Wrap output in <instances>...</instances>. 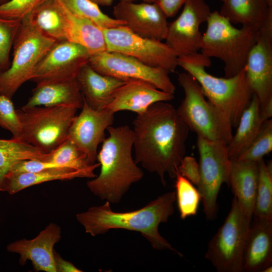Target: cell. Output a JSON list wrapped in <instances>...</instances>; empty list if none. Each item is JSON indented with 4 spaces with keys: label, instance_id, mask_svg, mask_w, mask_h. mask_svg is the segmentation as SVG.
Returning a JSON list of instances; mask_svg holds the SVG:
<instances>
[{
    "label": "cell",
    "instance_id": "cell-1",
    "mask_svg": "<svg viewBox=\"0 0 272 272\" xmlns=\"http://www.w3.org/2000/svg\"><path fill=\"white\" fill-rule=\"evenodd\" d=\"M133 125L135 162L156 173L165 186V175L175 178L185 156L189 128L176 109L166 102L155 103L137 114Z\"/></svg>",
    "mask_w": 272,
    "mask_h": 272
},
{
    "label": "cell",
    "instance_id": "cell-2",
    "mask_svg": "<svg viewBox=\"0 0 272 272\" xmlns=\"http://www.w3.org/2000/svg\"><path fill=\"white\" fill-rule=\"evenodd\" d=\"M175 192L165 193L152 200L146 206L133 211H113L110 203L93 206L78 213V222L86 233L92 236L104 234L112 229H124L140 232L155 249L168 250L178 255L183 254L174 249L159 232V226L166 223L174 213Z\"/></svg>",
    "mask_w": 272,
    "mask_h": 272
},
{
    "label": "cell",
    "instance_id": "cell-3",
    "mask_svg": "<svg viewBox=\"0 0 272 272\" xmlns=\"http://www.w3.org/2000/svg\"><path fill=\"white\" fill-rule=\"evenodd\" d=\"M109 135L102 142L97 159L99 175L87 182L90 191L102 200L119 202L130 186L144 176L133 159V130L127 125L109 126Z\"/></svg>",
    "mask_w": 272,
    "mask_h": 272
},
{
    "label": "cell",
    "instance_id": "cell-4",
    "mask_svg": "<svg viewBox=\"0 0 272 272\" xmlns=\"http://www.w3.org/2000/svg\"><path fill=\"white\" fill-rule=\"evenodd\" d=\"M178 64L195 79L208 100L227 117L232 127H236L253 95L245 69L231 77H215L205 69L211 65V58L198 52L178 57Z\"/></svg>",
    "mask_w": 272,
    "mask_h": 272
},
{
    "label": "cell",
    "instance_id": "cell-5",
    "mask_svg": "<svg viewBox=\"0 0 272 272\" xmlns=\"http://www.w3.org/2000/svg\"><path fill=\"white\" fill-rule=\"evenodd\" d=\"M207 23L200 53L223 61L225 77L237 75L245 67L258 30L244 27L237 28L217 11L211 12Z\"/></svg>",
    "mask_w": 272,
    "mask_h": 272
},
{
    "label": "cell",
    "instance_id": "cell-6",
    "mask_svg": "<svg viewBox=\"0 0 272 272\" xmlns=\"http://www.w3.org/2000/svg\"><path fill=\"white\" fill-rule=\"evenodd\" d=\"M178 81L184 97L177 110L182 121L197 136L228 145L233 137L227 117L205 96L201 88L190 74H179Z\"/></svg>",
    "mask_w": 272,
    "mask_h": 272
},
{
    "label": "cell",
    "instance_id": "cell-7",
    "mask_svg": "<svg viewBox=\"0 0 272 272\" xmlns=\"http://www.w3.org/2000/svg\"><path fill=\"white\" fill-rule=\"evenodd\" d=\"M57 42L37 27L31 15L23 19L13 44L10 65L0 74V93L12 98L22 85L31 80L38 63Z\"/></svg>",
    "mask_w": 272,
    "mask_h": 272
},
{
    "label": "cell",
    "instance_id": "cell-8",
    "mask_svg": "<svg viewBox=\"0 0 272 272\" xmlns=\"http://www.w3.org/2000/svg\"><path fill=\"white\" fill-rule=\"evenodd\" d=\"M78 109L70 106H36L17 109L22 131L20 141L49 153L68 135Z\"/></svg>",
    "mask_w": 272,
    "mask_h": 272
},
{
    "label": "cell",
    "instance_id": "cell-9",
    "mask_svg": "<svg viewBox=\"0 0 272 272\" xmlns=\"http://www.w3.org/2000/svg\"><path fill=\"white\" fill-rule=\"evenodd\" d=\"M250 220L235 197L222 225L210 241L205 258L218 272H242Z\"/></svg>",
    "mask_w": 272,
    "mask_h": 272
},
{
    "label": "cell",
    "instance_id": "cell-10",
    "mask_svg": "<svg viewBox=\"0 0 272 272\" xmlns=\"http://www.w3.org/2000/svg\"><path fill=\"white\" fill-rule=\"evenodd\" d=\"M227 145L224 142L210 141L197 136L200 173L197 186L206 218L210 221L217 218V198L221 187L223 183H228L231 159Z\"/></svg>",
    "mask_w": 272,
    "mask_h": 272
},
{
    "label": "cell",
    "instance_id": "cell-11",
    "mask_svg": "<svg viewBox=\"0 0 272 272\" xmlns=\"http://www.w3.org/2000/svg\"><path fill=\"white\" fill-rule=\"evenodd\" d=\"M101 29L107 51L133 57L169 73L174 72L178 66L177 56L166 42L139 36L125 26Z\"/></svg>",
    "mask_w": 272,
    "mask_h": 272
},
{
    "label": "cell",
    "instance_id": "cell-12",
    "mask_svg": "<svg viewBox=\"0 0 272 272\" xmlns=\"http://www.w3.org/2000/svg\"><path fill=\"white\" fill-rule=\"evenodd\" d=\"M248 84L265 119L272 116V14L258 30L244 67Z\"/></svg>",
    "mask_w": 272,
    "mask_h": 272
},
{
    "label": "cell",
    "instance_id": "cell-13",
    "mask_svg": "<svg viewBox=\"0 0 272 272\" xmlns=\"http://www.w3.org/2000/svg\"><path fill=\"white\" fill-rule=\"evenodd\" d=\"M88 64L102 75L125 82H145L172 94L175 91V86L168 72L162 68L148 65L128 55L106 50L91 55Z\"/></svg>",
    "mask_w": 272,
    "mask_h": 272
},
{
    "label": "cell",
    "instance_id": "cell-14",
    "mask_svg": "<svg viewBox=\"0 0 272 272\" xmlns=\"http://www.w3.org/2000/svg\"><path fill=\"white\" fill-rule=\"evenodd\" d=\"M90 55L80 44L57 41L38 63L30 81L39 85L76 79L81 68L89 62Z\"/></svg>",
    "mask_w": 272,
    "mask_h": 272
},
{
    "label": "cell",
    "instance_id": "cell-15",
    "mask_svg": "<svg viewBox=\"0 0 272 272\" xmlns=\"http://www.w3.org/2000/svg\"><path fill=\"white\" fill-rule=\"evenodd\" d=\"M211 12L205 0H187L180 15L168 24L166 43L178 57L198 52L202 39L199 27Z\"/></svg>",
    "mask_w": 272,
    "mask_h": 272
},
{
    "label": "cell",
    "instance_id": "cell-16",
    "mask_svg": "<svg viewBox=\"0 0 272 272\" xmlns=\"http://www.w3.org/2000/svg\"><path fill=\"white\" fill-rule=\"evenodd\" d=\"M81 109L71 123L67 138L93 164L97 159L98 145L105 138V130L113 123L114 113L107 109L95 110L89 106L84 100Z\"/></svg>",
    "mask_w": 272,
    "mask_h": 272
},
{
    "label": "cell",
    "instance_id": "cell-17",
    "mask_svg": "<svg viewBox=\"0 0 272 272\" xmlns=\"http://www.w3.org/2000/svg\"><path fill=\"white\" fill-rule=\"evenodd\" d=\"M114 18L122 21L134 33L162 41L168 31L167 17L157 3L119 2L113 8Z\"/></svg>",
    "mask_w": 272,
    "mask_h": 272
},
{
    "label": "cell",
    "instance_id": "cell-18",
    "mask_svg": "<svg viewBox=\"0 0 272 272\" xmlns=\"http://www.w3.org/2000/svg\"><path fill=\"white\" fill-rule=\"evenodd\" d=\"M60 239V227L50 223L34 238L15 241L9 244L6 249L20 255L19 263L22 266L30 260L35 271L56 272L53 248Z\"/></svg>",
    "mask_w": 272,
    "mask_h": 272
},
{
    "label": "cell",
    "instance_id": "cell-19",
    "mask_svg": "<svg viewBox=\"0 0 272 272\" xmlns=\"http://www.w3.org/2000/svg\"><path fill=\"white\" fill-rule=\"evenodd\" d=\"M173 98L174 94L160 90L148 83L131 81L126 82L116 90L106 109L114 113L128 110L140 114L155 103Z\"/></svg>",
    "mask_w": 272,
    "mask_h": 272
},
{
    "label": "cell",
    "instance_id": "cell-20",
    "mask_svg": "<svg viewBox=\"0 0 272 272\" xmlns=\"http://www.w3.org/2000/svg\"><path fill=\"white\" fill-rule=\"evenodd\" d=\"M271 264L272 219L255 218L248 234L243 271L262 272Z\"/></svg>",
    "mask_w": 272,
    "mask_h": 272
},
{
    "label": "cell",
    "instance_id": "cell-21",
    "mask_svg": "<svg viewBox=\"0 0 272 272\" xmlns=\"http://www.w3.org/2000/svg\"><path fill=\"white\" fill-rule=\"evenodd\" d=\"M76 80L84 101L96 110L106 109L116 90L126 82L98 73L88 63L81 68Z\"/></svg>",
    "mask_w": 272,
    "mask_h": 272
},
{
    "label": "cell",
    "instance_id": "cell-22",
    "mask_svg": "<svg viewBox=\"0 0 272 272\" xmlns=\"http://www.w3.org/2000/svg\"><path fill=\"white\" fill-rule=\"evenodd\" d=\"M258 162L231 160L228 185L242 210L251 221L258 183Z\"/></svg>",
    "mask_w": 272,
    "mask_h": 272
},
{
    "label": "cell",
    "instance_id": "cell-23",
    "mask_svg": "<svg viewBox=\"0 0 272 272\" xmlns=\"http://www.w3.org/2000/svg\"><path fill=\"white\" fill-rule=\"evenodd\" d=\"M84 98L76 79L36 85L23 106H65L81 109Z\"/></svg>",
    "mask_w": 272,
    "mask_h": 272
},
{
    "label": "cell",
    "instance_id": "cell-24",
    "mask_svg": "<svg viewBox=\"0 0 272 272\" xmlns=\"http://www.w3.org/2000/svg\"><path fill=\"white\" fill-rule=\"evenodd\" d=\"M100 164L94 163L87 169L78 170L68 167H56L32 173L11 174L7 178L6 191L16 194L28 187L53 180H71L76 178H94L95 169Z\"/></svg>",
    "mask_w": 272,
    "mask_h": 272
},
{
    "label": "cell",
    "instance_id": "cell-25",
    "mask_svg": "<svg viewBox=\"0 0 272 272\" xmlns=\"http://www.w3.org/2000/svg\"><path fill=\"white\" fill-rule=\"evenodd\" d=\"M219 13L231 23L258 30L272 14L265 0H225Z\"/></svg>",
    "mask_w": 272,
    "mask_h": 272
},
{
    "label": "cell",
    "instance_id": "cell-26",
    "mask_svg": "<svg viewBox=\"0 0 272 272\" xmlns=\"http://www.w3.org/2000/svg\"><path fill=\"white\" fill-rule=\"evenodd\" d=\"M265 120L261 113L259 101L253 94L249 104L241 115L235 134L227 145L231 160L238 159L246 150Z\"/></svg>",
    "mask_w": 272,
    "mask_h": 272
},
{
    "label": "cell",
    "instance_id": "cell-27",
    "mask_svg": "<svg viewBox=\"0 0 272 272\" xmlns=\"http://www.w3.org/2000/svg\"><path fill=\"white\" fill-rule=\"evenodd\" d=\"M66 21V40L85 47L90 55L107 50L102 29L71 12L61 0Z\"/></svg>",
    "mask_w": 272,
    "mask_h": 272
},
{
    "label": "cell",
    "instance_id": "cell-28",
    "mask_svg": "<svg viewBox=\"0 0 272 272\" xmlns=\"http://www.w3.org/2000/svg\"><path fill=\"white\" fill-rule=\"evenodd\" d=\"M47 154L21 141L0 139V191H6L7 176L15 164L25 160L45 161Z\"/></svg>",
    "mask_w": 272,
    "mask_h": 272
},
{
    "label": "cell",
    "instance_id": "cell-29",
    "mask_svg": "<svg viewBox=\"0 0 272 272\" xmlns=\"http://www.w3.org/2000/svg\"><path fill=\"white\" fill-rule=\"evenodd\" d=\"M44 34L57 41L66 40V21L60 0H46L31 15Z\"/></svg>",
    "mask_w": 272,
    "mask_h": 272
},
{
    "label": "cell",
    "instance_id": "cell-30",
    "mask_svg": "<svg viewBox=\"0 0 272 272\" xmlns=\"http://www.w3.org/2000/svg\"><path fill=\"white\" fill-rule=\"evenodd\" d=\"M258 183L253 217L272 219V164L263 159L258 162Z\"/></svg>",
    "mask_w": 272,
    "mask_h": 272
},
{
    "label": "cell",
    "instance_id": "cell-31",
    "mask_svg": "<svg viewBox=\"0 0 272 272\" xmlns=\"http://www.w3.org/2000/svg\"><path fill=\"white\" fill-rule=\"evenodd\" d=\"M74 14L90 20L101 28H113L125 26L122 21L103 13L99 5L91 0H61Z\"/></svg>",
    "mask_w": 272,
    "mask_h": 272
},
{
    "label": "cell",
    "instance_id": "cell-32",
    "mask_svg": "<svg viewBox=\"0 0 272 272\" xmlns=\"http://www.w3.org/2000/svg\"><path fill=\"white\" fill-rule=\"evenodd\" d=\"M45 161L78 170L87 169L94 165L89 162L86 155L67 138L55 149L48 153Z\"/></svg>",
    "mask_w": 272,
    "mask_h": 272
},
{
    "label": "cell",
    "instance_id": "cell-33",
    "mask_svg": "<svg viewBox=\"0 0 272 272\" xmlns=\"http://www.w3.org/2000/svg\"><path fill=\"white\" fill-rule=\"evenodd\" d=\"M175 178L176 200L180 218L184 220L196 214L201 196L198 189L190 181L181 175L178 171Z\"/></svg>",
    "mask_w": 272,
    "mask_h": 272
},
{
    "label": "cell",
    "instance_id": "cell-34",
    "mask_svg": "<svg viewBox=\"0 0 272 272\" xmlns=\"http://www.w3.org/2000/svg\"><path fill=\"white\" fill-rule=\"evenodd\" d=\"M272 150V120L263 123L259 132L246 150L237 160L258 162Z\"/></svg>",
    "mask_w": 272,
    "mask_h": 272
},
{
    "label": "cell",
    "instance_id": "cell-35",
    "mask_svg": "<svg viewBox=\"0 0 272 272\" xmlns=\"http://www.w3.org/2000/svg\"><path fill=\"white\" fill-rule=\"evenodd\" d=\"M21 21L0 17V74L10 65V54Z\"/></svg>",
    "mask_w": 272,
    "mask_h": 272
},
{
    "label": "cell",
    "instance_id": "cell-36",
    "mask_svg": "<svg viewBox=\"0 0 272 272\" xmlns=\"http://www.w3.org/2000/svg\"><path fill=\"white\" fill-rule=\"evenodd\" d=\"M0 126L10 131L12 139L20 141L21 124L11 98L0 93Z\"/></svg>",
    "mask_w": 272,
    "mask_h": 272
},
{
    "label": "cell",
    "instance_id": "cell-37",
    "mask_svg": "<svg viewBox=\"0 0 272 272\" xmlns=\"http://www.w3.org/2000/svg\"><path fill=\"white\" fill-rule=\"evenodd\" d=\"M46 0H10L0 5V17L21 21L31 15Z\"/></svg>",
    "mask_w": 272,
    "mask_h": 272
},
{
    "label": "cell",
    "instance_id": "cell-38",
    "mask_svg": "<svg viewBox=\"0 0 272 272\" xmlns=\"http://www.w3.org/2000/svg\"><path fill=\"white\" fill-rule=\"evenodd\" d=\"M178 171L181 175L193 184L198 185L200 179L199 167L194 157L184 156L180 161Z\"/></svg>",
    "mask_w": 272,
    "mask_h": 272
},
{
    "label": "cell",
    "instance_id": "cell-39",
    "mask_svg": "<svg viewBox=\"0 0 272 272\" xmlns=\"http://www.w3.org/2000/svg\"><path fill=\"white\" fill-rule=\"evenodd\" d=\"M187 0H158L157 4L167 18L174 16Z\"/></svg>",
    "mask_w": 272,
    "mask_h": 272
},
{
    "label": "cell",
    "instance_id": "cell-40",
    "mask_svg": "<svg viewBox=\"0 0 272 272\" xmlns=\"http://www.w3.org/2000/svg\"><path fill=\"white\" fill-rule=\"evenodd\" d=\"M54 259L56 272H81L80 270L72 263L66 261L55 251H54Z\"/></svg>",
    "mask_w": 272,
    "mask_h": 272
},
{
    "label": "cell",
    "instance_id": "cell-41",
    "mask_svg": "<svg viewBox=\"0 0 272 272\" xmlns=\"http://www.w3.org/2000/svg\"><path fill=\"white\" fill-rule=\"evenodd\" d=\"M99 6H110L113 3V0H91Z\"/></svg>",
    "mask_w": 272,
    "mask_h": 272
},
{
    "label": "cell",
    "instance_id": "cell-42",
    "mask_svg": "<svg viewBox=\"0 0 272 272\" xmlns=\"http://www.w3.org/2000/svg\"><path fill=\"white\" fill-rule=\"evenodd\" d=\"M119 2H133L137 0H119ZM143 2L149 3H157L158 0H140Z\"/></svg>",
    "mask_w": 272,
    "mask_h": 272
},
{
    "label": "cell",
    "instance_id": "cell-43",
    "mask_svg": "<svg viewBox=\"0 0 272 272\" xmlns=\"http://www.w3.org/2000/svg\"><path fill=\"white\" fill-rule=\"evenodd\" d=\"M272 271V265L267 266L264 268L262 272H271Z\"/></svg>",
    "mask_w": 272,
    "mask_h": 272
},
{
    "label": "cell",
    "instance_id": "cell-44",
    "mask_svg": "<svg viewBox=\"0 0 272 272\" xmlns=\"http://www.w3.org/2000/svg\"><path fill=\"white\" fill-rule=\"evenodd\" d=\"M10 0H0V5L8 2Z\"/></svg>",
    "mask_w": 272,
    "mask_h": 272
},
{
    "label": "cell",
    "instance_id": "cell-45",
    "mask_svg": "<svg viewBox=\"0 0 272 272\" xmlns=\"http://www.w3.org/2000/svg\"><path fill=\"white\" fill-rule=\"evenodd\" d=\"M268 5L272 7V0H265Z\"/></svg>",
    "mask_w": 272,
    "mask_h": 272
},
{
    "label": "cell",
    "instance_id": "cell-46",
    "mask_svg": "<svg viewBox=\"0 0 272 272\" xmlns=\"http://www.w3.org/2000/svg\"><path fill=\"white\" fill-rule=\"evenodd\" d=\"M220 1H221L222 3L224 2L225 0H220Z\"/></svg>",
    "mask_w": 272,
    "mask_h": 272
}]
</instances>
